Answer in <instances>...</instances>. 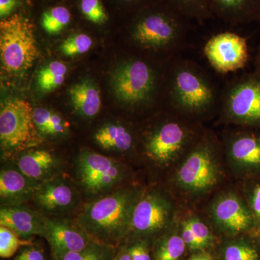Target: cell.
Segmentation results:
<instances>
[{"instance_id":"obj_35","label":"cell","mask_w":260,"mask_h":260,"mask_svg":"<svg viewBox=\"0 0 260 260\" xmlns=\"http://www.w3.org/2000/svg\"><path fill=\"white\" fill-rule=\"evenodd\" d=\"M13 260H47V258L42 248L28 244L19 249Z\"/></svg>"},{"instance_id":"obj_38","label":"cell","mask_w":260,"mask_h":260,"mask_svg":"<svg viewBox=\"0 0 260 260\" xmlns=\"http://www.w3.org/2000/svg\"><path fill=\"white\" fill-rule=\"evenodd\" d=\"M18 4V0H0V16L5 19L11 15Z\"/></svg>"},{"instance_id":"obj_23","label":"cell","mask_w":260,"mask_h":260,"mask_svg":"<svg viewBox=\"0 0 260 260\" xmlns=\"http://www.w3.org/2000/svg\"><path fill=\"white\" fill-rule=\"evenodd\" d=\"M68 68L60 61H53L40 70L37 75L39 90L49 93L59 88L64 83Z\"/></svg>"},{"instance_id":"obj_26","label":"cell","mask_w":260,"mask_h":260,"mask_svg":"<svg viewBox=\"0 0 260 260\" xmlns=\"http://www.w3.org/2000/svg\"><path fill=\"white\" fill-rule=\"evenodd\" d=\"M115 255L114 246L95 241L83 250L66 253L54 260H113Z\"/></svg>"},{"instance_id":"obj_39","label":"cell","mask_w":260,"mask_h":260,"mask_svg":"<svg viewBox=\"0 0 260 260\" xmlns=\"http://www.w3.org/2000/svg\"><path fill=\"white\" fill-rule=\"evenodd\" d=\"M188 260H213V256L207 251H200Z\"/></svg>"},{"instance_id":"obj_2","label":"cell","mask_w":260,"mask_h":260,"mask_svg":"<svg viewBox=\"0 0 260 260\" xmlns=\"http://www.w3.org/2000/svg\"><path fill=\"white\" fill-rule=\"evenodd\" d=\"M219 145L213 135H199L174 174V183L189 195L200 196L215 189L222 178Z\"/></svg>"},{"instance_id":"obj_12","label":"cell","mask_w":260,"mask_h":260,"mask_svg":"<svg viewBox=\"0 0 260 260\" xmlns=\"http://www.w3.org/2000/svg\"><path fill=\"white\" fill-rule=\"evenodd\" d=\"M240 128L225 137L228 164L243 181L260 177V130Z\"/></svg>"},{"instance_id":"obj_1","label":"cell","mask_w":260,"mask_h":260,"mask_svg":"<svg viewBox=\"0 0 260 260\" xmlns=\"http://www.w3.org/2000/svg\"><path fill=\"white\" fill-rule=\"evenodd\" d=\"M143 191L121 188L85 207L78 223L95 240L115 246L129 233L133 210Z\"/></svg>"},{"instance_id":"obj_4","label":"cell","mask_w":260,"mask_h":260,"mask_svg":"<svg viewBox=\"0 0 260 260\" xmlns=\"http://www.w3.org/2000/svg\"><path fill=\"white\" fill-rule=\"evenodd\" d=\"M2 68L8 74L21 76L30 70L38 56L34 25L22 13H15L0 23Z\"/></svg>"},{"instance_id":"obj_31","label":"cell","mask_w":260,"mask_h":260,"mask_svg":"<svg viewBox=\"0 0 260 260\" xmlns=\"http://www.w3.org/2000/svg\"><path fill=\"white\" fill-rule=\"evenodd\" d=\"M20 237L8 228L0 226V256L10 258L18 253L22 245H25ZM28 245V244H26Z\"/></svg>"},{"instance_id":"obj_17","label":"cell","mask_w":260,"mask_h":260,"mask_svg":"<svg viewBox=\"0 0 260 260\" xmlns=\"http://www.w3.org/2000/svg\"><path fill=\"white\" fill-rule=\"evenodd\" d=\"M32 200L48 213H60L74 206L76 194L67 181L53 177L39 184Z\"/></svg>"},{"instance_id":"obj_43","label":"cell","mask_w":260,"mask_h":260,"mask_svg":"<svg viewBox=\"0 0 260 260\" xmlns=\"http://www.w3.org/2000/svg\"><path fill=\"white\" fill-rule=\"evenodd\" d=\"M258 20H259V21H260V12H259V19H258Z\"/></svg>"},{"instance_id":"obj_8","label":"cell","mask_w":260,"mask_h":260,"mask_svg":"<svg viewBox=\"0 0 260 260\" xmlns=\"http://www.w3.org/2000/svg\"><path fill=\"white\" fill-rule=\"evenodd\" d=\"M34 109L23 99L7 101L0 111V141L7 153L30 148L39 142Z\"/></svg>"},{"instance_id":"obj_27","label":"cell","mask_w":260,"mask_h":260,"mask_svg":"<svg viewBox=\"0 0 260 260\" xmlns=\"http://www.w3.org/2000/svg\"><path fill=\"white\" fill-rule=\"evenodd\" d=\"M222 260H260V249L252 241L239 239L224 247Z\"/></svg>"},{"instance_id":"obj_7","label":"cell","mask_w":260,"mask_h":260,"mask_svg":"<svg viewBox=\"0 0 260 260\" xmlns=\"http://www.w3.org/2000/svg\"><path fill=\"white\" fill-rule=\"evenodd\" d=\"M199 135L177 118L162 121L145 136V155L159 167H169L185 155Z\"/></svg>"},{"instance_id":"obj_13","label":"cell","mask_w":260,"mask_h":260,"mask_svg":"<svg viewBox=\"0 0 260 260\" xmlns=\"http://www.w3.org/2000/svg\"><path fill=\"white\" fill-rule=\"evenodd\" d=\"M212 223L229 235L256 234L254 218L242 194L225 191L217 195L210 205Z\"/></svg>"},{"instance_id":"obj_36","label":"cell","mask_w":260,"mask_h":260,"mask_svg":"<svg viewBox=\"0 0 260 260\" xmlns=\"http://www.w3.org/2000/svg\"><path fill=\"white\" fill-rule=\"evenodd\" d=\"M52 111L46 108L38 107L34 109V119L39 133L45 135Z\"/></svg>"},{"instance_id":"obj_11","label":"cell","mask_w":260,"mask_h":260,"mask_svg":"<svg viewBox=\"0 0 260 260\" xmlns=\"http://www.w3.org/2000/svg\"><path fill=\"white\" fill-rule=\"evenodd\" d=\"M77 174L87 192L99 194L120 184L125 177V170L115 159L86 150L77 160Z\"/></svg>"},{"instance_id":"obj_29","label":"cell","mask_w":260,"mask_h":260,"mask_svg":"<svg viewBox=\"0 0 260 260\" xmlns=\"http://www.w3.org/2000/svg\"><path fill=\"white\" fill-rule=\"evenodd\" d=\"M242 194L254 218L258 235L260 233V177L244 181Z\"/></svg>"},{"instance_id":"obj_28","label":"cell","mask_w":260,"mask_h":260,"mask_svg":"<svg viewBox=\"0 0 260 260\" xmlns=\"http://www.w3.org/2000/svg\"><path fill=\"white\" fill-rule=\"evenodd\" d=\"M71 17L70 10L65 7H54L43 13L42 28L47 34L55 35L70 23Z\"/></svg>"},{"instance_id":"obj_19","label":"cell","mask_w":260,"mask_h":260,"mask_svg":"<svg viewBox=\"0 0 260 260\" xmlns=\"http://www.w3.org/2000/svg\"><path fill=\"white\" fill-rule=\"evenodd\" d=\"M16 165L24 175L32 181L42 183L54 177L60 161L50 152L37 150L20 155L17 160Z\"/></svg>"},{"instance_id":"obj_3","label":"cell","mask_w":260,"mask_h":260,"mask_svg":"<svg viewBox=\"0 0 260 260\" xmlns=\"http://www.w3.org/2000/svg\"><path fill=\"white\" fill-rule=\"evenodd\" d=\"M169 98L178 112L200 116L209 112L216 104V90L203 72L189 61L177 63L173 70Z\"/></svg>"},{"instance_id":"obj_37","label":"cell","mask_w":260,"mask_h":260,"mask_svg":"<svg viewBox=\"0 0 260 260\" xmlns=\"http://www.w3.org/2000/svg\"><path fill=\"white\" fill-rule=\"evenodd\" d=\"M180 235L183 241L185 243L186 247L193 251L202 250L203 246L200 244L199 240L195 237L194 233L191 230L185 220L181 223Z\"/></svg>"},{"instance_id":"obj_33","label":"cell","mask_w":260,"mask_h":260,"mask_svg":"<svg viewBox=\"0 0 260 260\" xmlns=\"http://www.w3.org/2000/svg\"><path fill=\"white\" fill-rule=\"evenodd\" d=\"M195 237L199 240L203 249L211 245L214 240L213 234L208 225L197 215H191L185 219Z\"/></svg>"},{"instance_id":"obj_9","label":"cell","mask_w":260,"mask_h":260,"mask_svg":"<svg viewBox=\"0 0 260 260\" xmlns=\"http://www.w3.org/2000/svg\"><path fill=\"white\" fill-rule=\"evenodd\" d=\"M112 87L118 101L129 107L148 104L155 93L156 75L153 68L140 59L119 64L112 75Z\"/></svg>"},{"instance_id":"obj_15","label":"cell","mask_w":260,"mask_h":260,"mask_svg":"<svg viewBox=\"0 0 260 260\" xmlns=\"http://www.w3.org/2000/svg\"><path fill=\"white\" fill-rule=\"evenodd\" d=\"M43 237L49 243L54 259L66 253L83 250L96 241L79 224L61 218H46Z\"/></svg>"},{"instance_id":"obj_40","label":"cell","mask_w":260,"mask_h":260,"mask_svg":"<svg viewBox=\"0 0 260 260\" xmlns=\"http://www.w3.org/2000/svg\"><path fill=\"white\" fill-rule=\"evenodd\" d=\"M113 260H133L130 256L129 253L126 251V248L121 249L119 253L116 254Z\"/></svg>"},{"instance_id":"obj_34","label":"cell","mask_w":260,"mask_h":260,"mask_svg":"<svg viewBox=\"0 0 260 260\" xmlns=\"http://www.w3.org/2000/svg\"><path fill=\"white\" fill-rule=\"evenodd\" d=\"M133 260H152L148 244L145 241H135L126 247Z\"/></svg>"},{"instance_id":"obj_30","label":"cell","mask_w":260,"mask_h":260,"mask_svg":"<svg viewBox=\"0 0 260 260\" xmlns=\"http://www.w3.org/2000/svg\"><path fill=\"white\" fill-rule=\"evenodd\" d=\"M92 45L91 37L85 34H78L65 39L60 45V50L65 56L73 57L88 52Z\"/></svg>"},{"instance_id":"obj_21","label":"cell","mask_w":260,"mask_h":260,"mask_svg":"<svg viewBox=\"0 0 260 260\" xmlns=\"http://www.w3.org/2000/svg\"><path fill=\"white\" fill-rule=\"evenodd\" d=\"M69 94L72 105L80 115L93 117L100 111V93L91 81L83 80L72 85Z\"/></svg>"},{"instance_id":"obj_42","label":"cell","mask_w":260,"mask_h":260,"mask_svg":"<svg viewBox=\"0 0 260 260\" xmlns=\"http://www.w3.org/2000/svg\"><path fill=\"white\" fill-rule=\"evenodd\" d=\"M256 71L259 72L260 73V45L259 47V49H258L257 54H256Z\"/></svg>"},{"instance_id":"obj_16","label":"cell","mask_w":260,"mask_h":260,"mask_svg":"<svg viewBox=\"0 0 260 260\" xmlns=\"http://www.w3.org/2000/svg\"><path fill=\"white\" fill-rule=\"evenodd\" d=\"M46 218L23 205L6 206L0 210V225L8 228L21 239L44 237Z\"/></svg>"},{"instance_id":"obj_24","label":"cell","mask_w":260,"mask_h":260,"mask_svg":"<svg viewBox=\"0 0 260 260\" xmlns=\"http://www.w3.org/2000/svg\"><path fill=\"white\" fill-rule=\"evenodd\" d=\"M186 246L180 234H168L159 239L154 248L155 260H179L185 252Z\"/></svg>"},{"instance_id":"obj_25","label":"cell","mask_w":260,"mask_h":260,"mask_svg":"<svg viewBox=\"0 0 260 260\" xmlns=\"http://www.w3.org/2000/svg\"><path fill=\"white\" fill-rule=\"evenodd\" d=\"M167 3L187 19L201 22L213 16L210 0H167Z\"/></svg>"},{"instance_id":"obj_10","label":"cell","mask_w":260,"mask_h":260,"mask_svg":"<svg viewBox=\"0 0 260 260\" xmlns=\"http://www.w3.org/2000/svg\"><path fill=\"white\" fill-rule=\"evenodd\" d=\"M175 208L172 200L159 191L142 193L135 205L129 233L139 237L158 234L172 225Z\"/></svg>"},{"instance_id":"obj_14","label":"cell","mask_w":260,"mask_h":260,"mask_svg":"<svg viewBox=\"0 0 260 260\" xmlns=\"http://www.w3.org/2000/svg\"><path fill=\"white\" fill-rule=\"evenodd\" d=\"M205 57L222 74L245 68L249 60L245 38L232 32H223L210 38L204 47Z\"/></svg>"},{"instance_id":"obj_6","label":"cell","mask_w":260,"mask_h":260,"mask_svg":"<svg viewBox=\"0 0 260 260\" xmlns=\"http://www.w3.org/2000/svg\"><path fill=\"white\" fill-rule=\"evenodd\" d=\"M221 116L228 124L260 130V73H246L225 88Z\"/></svg>"},{"instance_id":"obj_18","label":"cell","mask_w":260,"mask_h":260,"mask_svg":"<svg viewBox=\"0 0 260 260\" xmlns=\"http://www.w3.org/2000/svg\"><path fill=\"white\" fill-rule=\"evenodd\" d=\"M39 184L24 175L18 169H3L0 174L2 204L6 206L23 205L34 198Z\"/></svg>"},{"instance_id":"obj_32","label":"cell","mask_w":260,"mask_h":260,"mask_svg":"<svg viewBox=\"0 0 260 260\" xmlns=\"http://www.w3.org/2000/svg\"><path fill=\"white\" fill-rule=\"evenodd\" d=\"M80 11L85 18L94 24H104L108 15L101 0H80Z\"/></svg>"},{"instance_id":"obj_20","label":"cell","mask_w":260,"mask_h":260,"mask_svg":"<svg viewBox=\"0 0 260 260\" xmlns=\"http://www.w3.org/2000/svg\"><path fill=\"white\" fill-rule=\"evenodd\" d=\"M213 16L237 25L259 19L260 0H210Z\"/></svg>"},{"instance_id":"obj_41","label":"cell","mask_w":260,"mask_h":260,"mask_svg":"<svg viewBox=\"0 0 260 260\" xmlns=\"http://www.w3.org/2000/svg\"><path fill=\"white\" fill-rule=\"evenodd\" d=\"M119 1L126 5H138L144 2L145 0H119Z\"/></svg>"},{"instance_id":"obj_22","label":"cell","mask_w":260,"mask_h":260,"mask_svg":"<svg viewBox=\"0 0 260 260\" xmlns=\"http://www.w3.org/2000/svg\"><path fill=\"white\" fill-rule=\"evenodd\" d=\"M94 140L105 150L121 153L129 151L134 143L131 132L120 124H108L102 126L94 135Z\"/></svg>"},{"instance_id":"obj_44","label":"cell","mask_w":260,"mask_h":260,"mask_svg":"<svg viewBox=\"0 0 260 260\" xmlns=\"http://www.w3.org/2000/svg\"><path fill=\"white\" fill-rule=\"evenodd\" d=\"M258 236H259V237H260V233H259V234H258Z\"/></svg>"},{"instance_id":"obj_5","label":"cell","mask_w":260,"mask_h":260,"mask_svg":"<svg viewBox=\"0 0 260 260\" xmlns=\"http://www.w3.org/2000/svg\"><path fill=\"white\" fill-rule=\"evenodd\" d=\"M188 20L171 5L146 10L133 24L132 37L143 49L152 50L179 47L186 32Z\"/></svg>"}]
</instances>
